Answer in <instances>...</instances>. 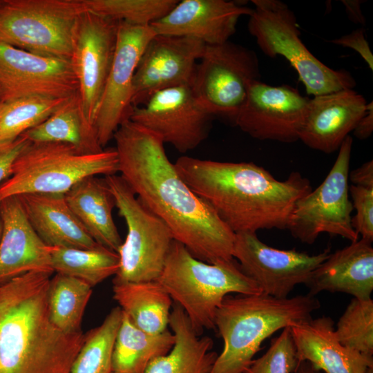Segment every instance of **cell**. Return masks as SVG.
<instances>
[{"label":"cell","instance_id":"obj_2","mask_svg":"<svg viewBox=\"0 0 373 373\" xmlns=\"http://www.w3.org/2000/svg\"><path fill=\"white\" fill-rule=\"evenodd\" d=\"M185 183L234 233L287 229L296 202L312 190L292 172L280 181L253 162L181 156L174 164Z\"/></svg>","mask_w":373,"mask_h":373},{"label":"cell","instance_id":"obj_32","mask_svg":"<svg viewBox=\"0 0 373 373\" xmlns=\"http://www.w3.org/2000/svg\"><path fill=\"white\" fill-rule=\"evenodd\" d=\"M122 310L114 307L99 326L85 334L70 373H111L112 354Z\"/></svg>","mask_w":373,"mask_h":373},{"label":"cell","instance_id":"obj_25","mask_svg":"<svg viewBox=\"0 0 373 373\" xmlns=\"http://www.w3.org/2000/svg\"><path fill=\"white\" fill-rule=\"evenodd\" d=\"M169 325L175 337L166 354L153 359L144 373H210L218 354L211 338L200 336L183 309L173 304Z\"/></svg>","mask_w":373,"mask_h":373},{"label":"cell","instance_id":"obj_14","mask_svg":"<svg viewBox=\"0 0 373 373\" xmlns=\"http://www.w3.org/2000/svg\"><path fill=\"white\" fill-rule=\"evenodd\" d=\"M155 32L149 26L119 21L112 65L95 114L93 126L100 146L113 139L119 126L129 119L133 82L140 59Z\"/></svg>","mask_w":373,"mask_h":373},{"label":"cell","instance_id":"obj_10","mask_svg":"<svg viewBox=\"0 0 373 373\" xmlns=\"http://www.w3.org/2000/svg\"><path fill=\"white\" fill-rule=\"evenodd\" d=\"M260 77L256 52L227 41L205 46L191 87L208 113L233 122L251 83Z\"/></svg>","mask_w":373,"mask_h":373},{"label":"cell","instance_id":"obj_15","mask_svg":"<svg viewBox=\"0 0 373 373\" xmlns=\"http://www.w3.org/2000/svg\"><path fill=\"white\" fill-rule=\"evenodd\" d=\"M309 102L289 85L274 86L256 80L233 123L258 140L294 142L299 140Z\"/></svg>","mask_w":373,"mask_h":373},{"label":"cell","instance_id":"obj_36","mask_svg":"<svg viewBox=\"0 0 373 373\" xmlns=\"http://www.w3.org/2000/svg\"><path fill=\"white\" fill-rule=\"evenodd\" d=\"M298 361L290 327L272 339L267 351L254 359L243 373H295Z\"/></svg>","mask_w":373,"mask_h":373},{"label":"cell","instance_id":"obj_1","mask_svg":"<svg viewBox=\"0 0 373 373\" xmlns=\"http://www.w3.org/2000/svg\"><path fill=\"white\" fill-rule=\"evenodd\" d=\"M113 139L119 175L175 241L207 263L233 258L236 233L182 180L158 135L128 119Z\"/></svg>","mask_w":373,"mask_h":373},{"label":"cell","instance_id":"obj_35","mask_svg":"<svg viewBox=\"0 0 373 373\" xmlns=\"http://www.w3.org/2000/svg\"><path fill=\"white\" fill-rule=\"evenodd\" d=\"M334 334L343 345L373 358V300L354 298L339 318Z\"/></svg>","mask_w":373,"mask_h":373},{"label":"cell","instance_id":"obj_16","mask_svg":"<svg viewBox=\"0 0 373 373\" xmlns=\"http://www.w3.org/2000/svg\"><path fill=\"white\" fill-rule=\"evenodd\" d=\"M118 25L117 21L88 10L77 23L70 61L84 114L93 126L113 60Z\"/></svg>","mask_w":373,"mask_h":373},{"label":"cell","instance_id":"obj_38","mask_svg":"<svg viewBox=\"0 0 373 373\" xmlns=\"http://www.w3.org/2000/svg\"><path fill=\"white\" fill-rule=\"evenodd\" d=\"M29 143L21 135L12 141L0 144V185L11 176L15 160Z\"/></svg>","mask_w":373,"mask_h":373},{"label":"cell","instance_id":"obj_37","mask_svg":"<svg viewBox=\"0 0 373 373\" xmlns=\"http://www.w3.org/2000/svg\"><path fill=\"white\" fill-rule=\"evenodd\" d=\"M353 209L352 224L362 239L373 241V187L352 184L349 186Z\"/></svg>","mask_w":373,"mask_h":373},{"label":"cell","instance_id":"obj_40","mask_svg":"<svg viewBox=\"0 0 373 373\" xmlns=\"http://www.w3.org/2000/svg\"><path fill=\"white\" fill-rule=\"evenodd\" d=\"M349 180L354 185L373 187V162L369 160L349 173Z\"/></svg>","mask_w":373,"mask_h":373},{"label":"cell","instance_id":"obj_39","mask_svg":"<svg viewBox=\"0 0 373 373\" xmlns=\"http://www.w3.org/2000/svg\"><path fill=\"white\" fill-rule=\"evenodd\" d=\"M332 43L343 47L352 48L356 51L367 64L369 68L373 70V56L370 46L365 37L363 28H358L350 34L332 40Z\"/></svg>","mask_w":373,"mask_h":373},{"label":"cell","instance_id":"obj_19","mask_svg":"<svg viewBox=\"0 0 373 373\" xmlns=\"http://www.w3.org/2000/svg\"><path fill=\"white\" fill-rule=\"evenodd\" d=\"M253 9L225 0H182L163 17L151 24L157 35L188 37L205 45L229 41L238 19Z\"/></svg>","mask_w":373,"mask_h":373},{"label":"cell","instance_id":"obj_6","mask_svg":"<svg viewBox=\"0 0 373 373\" xmlns=\"http://www.w3.org/2000/svg\"><path fill=\"white\" fill-rule=\"evenodd\" d=\"M118 173L115 149L84 153L63 143H29L0 185V201L26 193L65 194L81 180Z\"/></svg>","mask_w":373,"mask_h":373},{"label":"cell","instance_id":"obj_41","mask_svg":"<svg viewBox=\"0 0 373 373\" xmlns=\"http://www.w3.org/2000/svg\"><path fill=\"white\" fill-rule=\"evenodd\" d=\"M373 131V103L368 102L367 109L363 116L356 125L353 133L354 136L360 140L368 138Z\"/></svg>","mask_w":373,"mask_h":373},{"label":"cell","instance_id":"obj_42","mask_svg":"<svg viewBox=\"0 0 373 373\" xmlns=\"http://www.w3.org/2000/svg\"><path fill=\"white\" fill-rule=\"evenodd\" d=\"M342 2L345 7V10L350 20L356 23L364 25L365 23V19L361 9V5L363 1L356 0H343Z\"/></svg>","mask_w":373,"mask_h":373},{"label":"cell","instance_id":"obj_27","mask_svg":"<svg viewBox=\"0 0 373 373\" xmlns=\"http://www.w3.org/2000/svg\"><path fill=\"white\" fill-rule=\"evenodd\" d=\"M21 135L30 143H63L84 153L104 150L93 126L84 114L79 91L47 119Z\"/></svg>","mask_w":373,"mask_h":373},{"label":"cell","instance_id":"obj_18","mask_svg":"<svg viewBox=\"0 0 373 373\" xmlns=\"http://www.w3.org/2000/svg\"><path fill=\"white\" fill-rule=\"evenodd\" d=\"M205 46L191 37L155 34L146 45L136 68L133 82V106L143 105L162 90L191 86L197 61Z\"/></svg>","mask_w":373,"mask_h":373},{"label":"cell","instance_id":"obj_13","mask_svg":"<svg viewBox=\"0 0 373 373\" xmlns=\"http://www.w3.org/2000/svg\"><path fill=\"white\" fill-rule=\"evenodd\" d=\"M213 117L198 102L191 86L182 85L155 93L133 107L129 119L184 153L207 137Z\"/></svg>","mask_w":373,"mask_h":373},{"label":"cell","instance_id":"obj_26","mask_svg":"<svg viewBox=\"0 0 373 373\" xmlns=\"http://www.w3.org/2000/svg\"><path fill=\"white\" fill-rule=\"evenodd\" d=\"M64 195L69 207L90 237L117 252L123 241L112 215L115 200L104 178H86Z\"/></svg>","mask_w":373,"mask_h":373},{"label":"cell","instance_id":"obj_20","mask_svg":"<svg viewBox=\"0 0 373 373\" xmlns=\"http://www.w3.org/2000/svg\"><path fill=\"white\" fill-rule=\"evenodd\" d=\"M367 104L365 97L353 89L314 96L309 99L299 140L312 149L334 153L353 131Z\"/></svg>","mask_w":373,"mask_h":373},{"label":"cell","instance_id":"obj_34","mask_svg":"<svg viewBox=\"0 0 373 373\" xmlns=\"http://www.w3.org/2000/svg\"><path fill=\"white\" fill-rule=\"evenodd\" d=\"M86 10L133 25L149 26L165 16L178 0H82Z\"/></svg>","mask_w":373,"mask_h":373},{"label":"cell","instance_id":"obj_7","mask_svg":"<svg viewBox=\"0 0 373 373\" xmlns=\"http://www.w3.org/2000/svg\"><path fill=\"white\" fill-rule=\"evenodd\" d=\"M249 32L267 56L285 57L297 72L309 95L353 89L356 81L345 69L334 70L318 60L300 39L296 18L287 5L278 0H253Z\"/></svg>","mask_w":373,"mask_h":373},{"label":"cell","instance_id":"obj_24","mask_svg":"<svg viewBox=\"0 0 373 373\" xmlns=\"http://www.w3.org/2000/svg\"><path fill=\"white\" fill-rule=\"evenodd\" d=\"M18 197L30 226L46 246L78 249L102 246L76 218L64 194L26 193Z\"/></svg>","mask_w":373,"mask_h":373},{"label":"cell","instance_id":"obj_3","mask_svg":"<svg viewBox=\"0 0 373 373\" xmlns=\"http://www.w3.org/2000/svg\"><path fill=\"white\" fill-rule=\"evenodd\" d=\"M52 274L30 271L0 286V373H70L85 334L65 333L50 321Z\"/></svg>","mask_w":373,"mask_h":373},{"label":"cell","instance_id":"obj_28","mask_svg":"<svg viewBox=\"0 0 373 373\" xmlns=\"http://www.w3.org/2000/svg\"><path fill=\"white\" fill-rule=\"evenodd\" d=\"M113 283L114 299L135 326L153 335L167 329L173 300L157 280Z\"/></svg>","mask_w":373,"mask_h":373},{"label":"cell","instance_id":"obj_44","mask_svg":"<svg viewBox=\"0 0 373 373\" xmlns=\"http://www.w3.org/2000/svg\"><path fill=\"white\" fill-rule=\"evenodd\" d=\"M2 232H3V225H2V222H1V219L0 216V241L2 236Z\"/></svg>","mask_w":373,"mask_h":373},{"label":"cell","instance_id":"obj_9","mask_svg":"<svg viewBox=\"0 0 373 373\" xmlns=\"http://www.w3.org/2000/svg\"><path fill=\"white\" fill-rule=\"evenodd\" d=\"M104 180L127 226L126 239L117 251L119 267L113 283L157 280L175 240L170 229L138 200L120 175H106Z\"/></svg>","mask_w":373,"mask_h":373},{"label":"cell","instance_id":"obj_43","mask_svg":"<svg viewBox=\"0 0 373 373\" xmlns=\"http://www.w3.org/2000/svg\"><path fill=\"white\" fill-rule=\"evenodd\" d=\"M295 373H321L320 370L314 367L308 361H304L299 363Z\"/></svg>","mask_w":373,"mask_h":373},{"label":"cell","instance_id":"obj_22","mask_svg":"<svg viewBox=\"0 0 373 373\" xmlns=\"http://www.w3.org/2000/svg\"><path fill=\"white\" fill-rule=\"evenodd\" d=\"M289 327L298 363L308 361L326 373H372L373 358L343 345L331 318H312Z\"/></svg>","mask_w":373,"mask_h":373},{"label":"cell","instance_id":"obj_4","mask_svg":"<svg viewBox=\"0 0 373 373\" xmlns=\"http://www.w3.org/2000/svg\"><path fill=\"white\" fill-rule=\"evenodd\" d=\"M320 306L309 294L285 298L264 293L227 295L215 314V327L224 346L210 373H243L266 338L312 318Z\"/></svg>","mask_w":373,"mask_h":373},{"label":"cell","instance_id":"obj_21","mask_svg":"<svg viewBox=\"0 0 373 373\" xmlns=\"http://www.w3.org/2000/svg\"><path fill=\"white\" fill-rule=\"evenodd\" d=\"M0 286L30 271L54 273L49 247L30 226L18 196L0 201Z\"/></svg>","mask_w":373,"mask_h":373},{"label":"cell","instance_id":"obj_29","mask_svg":"<svg viewBox=\"0 0 373 373\" xmlns=\"http://www.w3.org/2000/svg\"><path fill=\"white\" fill-rule=\"evenodd\" d=\"M174 342V335L168 329L156 335L148 334L122 312L112 354L111 373H144L153 359L171 350Z\"/></svg>","mask_w":373,"mask_h":373},{"label":"cell","instance_id":"obj_33","mask_svg":"<svg viewBox=\"0 0 373 373\" xmlns=\"http://www.w3.org/2000/svg\"><path fill=\"white\" fill-rule=\"evenodd\" d=\"M68 98L29 96L0 102V144L17 139L42 122Z\"/></svg>","mask_w":373,"mask_h":373},{"label":"cell","instance_id":"obj_12","mask_svg":"<svg viewBox=\"0 0 373 373\" xmlns=\"http://www.w3.org/2000/svg\"><path fill=\"white\" fill-rule=\"evenodd\" d=\"M330 254V248L316 255L276 249L254 232L236 233L233 249V258L262 293L278 298H287L296 285H305Z\"/></svg>","mask_w":373,"mask_h":373},{"label":"cell","instance_id":"obj_11","mask_svg":"<svg viewBox=\"0 0 373 373\" xmlns=\"http://www.w3.org/2000/svg\"><path fill=\"white\" fill-rule=\"evenodd\" d=\"M352 137H346L323 182L301 198L287 229L300 242L312 244L323 233L339 236L351 242L359 236L352 224L353 207L349 198V173Z\"/></svg>","mask_w":373,"mask_h":373},{"label":"cell","instance_id":"obj_8","mask_svg":"<svg viewBox=\"0 0 373 373\" xmlns=\"http://www.w3.org/2000/svg\"><path fill=\"white\" fill-rule=\"evenodd\" d=\"M82 0H0V43L69 59Z\"/></svg>","mask_w":373,"mask_h":373},{"label":"cell","instance_id":"obj_31","mask_svg":"<svg viewBox=\"0 0 373 373\" xmlns=\"http://www.w3.org/2000/svg\"><path fill=\"white\" fill-rule=\"evenodd\" d=\"M92 287L76 278L56 273L50 278L47 304L52 323L67 334L82 332V318L92 294Z\"/></svg>","mask_w":373,"mask_h":373},{"label":"cell","instance_id":"obj_23","mask_svg":"<svg viewBox=\"0 0 373 373\" xmlns=\"http://www.w3.org/2000/svg\"><path fill=\"white\" fill-rule=\"evenodd\" d=\"M305 285L314 296L323 291L350 294L354 298H371L373 290L372 242L358 238L334 253L312 274Z\"/></svg>","mask_w":373,"mask_h":373},{"label":"cell","instance_id":"obj_30","mask_svg":"<svg viewBox=\"0 0 373 373\" xmlns=\"http://www.w3.org/2000/svg\"><path fill=\"white\" fill-rule=\"evenodd\" d=\"M54 272L79 279L90 287L115 276L119 267L117 252L103 246L95 249L50 247Z\"/></svg>","mask_w":373,"mask_h":373},{"label":"cell","instance_id":"obj_17","mask_svg":"<svg viewBox=\"0 0 373 373\" xmlns=\"http://www.w3.org/2000/svg\"><path fill=\"white\" fill-rule=\"evenodd\" d=\"M78 91L69 59L0 43V102L29 96L68 98Z\"/></svg>","mask_w":373,"mask_h":373},{"label":"cell","instance_id":"obj_5","mask_svg":"<svg viewBox=\"0 0 373 373\" xmlns=\"http://www.w3.org/2000/svg\"><path fill=\"white\" fill-rule=\"evenodd\" d=\"M157 280L183 309L199 335L204 329H216V312L227 295L262 293L234 258L207 263L175 240Z\"/></svg>","mask_w":373,"mask_h":373}]
</instances>
